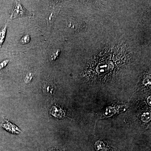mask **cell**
<instances>
[{
    "label": "cell",
    "mask_w": 151,
    "mask_h": 151,
    "mask_svg": "<svg viewBox=\"0 0 151 151\" xmlns=\"http://www.w3.org/2000/svg\"><path fill=\"white\" fill-rule=\"evenodd\" d=\"M33 15L32 12L28 11L24 8L19 2L16 3L12 12L10 14L9 19L10 20L27 16H32Z\"/></svg>",
    "instance_id": "1"
},
{
    "label": "cell",
    "mask_w": 151,
    "mask_h": 151,
    "mask_svg": "<svg viewBox=\"0 0 151 151\" xmlns=\"http://www.w3.org/2000/svg\"><path fill=\"white\" fill-rule=\"evenodd\" d=\"M31 40L30 37L29 35H26L22 38L20 42L22 44H27L29 43Z\"/></svg>",
    "instance_id": "5"
},
{
    "label": "cell",
    "mask_w": 151,
    "mask_h": 151,
    "mask_svg": "<svg viewBox=\"0 0 151 151\" xmlns=\"http://www.w3.org/2000/svg\"><path fill=\"white\" fill-rule=\"evenodd\" d=\"M9 60H4L3 62L1 63H0V70L6 67L7 64L9 63Z\"/></svg>",
    "instance_id": "9"
},
{
    "label": "cell",
    "mask_w": 151,
    "mask_h": 151,
    "mask_svg": "<svg viewBox=\"0 0 151 151\" xmlns=\"http://www.w3.org/2000/svg\"><path fill=\"white\" fill-rule=\"evenodd\" d=\"M150 118V115L148 113H145L142 117V119L143 121L145 122H149Z\"/></svg>",
    "instance_id": "7"
},
{
    "label": "cell",
    "mask_w": 151,
    "mask_h": 151,
    "mask_svg": "<svg viewBox=\"0 0 151 151\" xmlns=\"http://www.w3.org/2000/svg\"><path fill=\"white\" fill-rule=\"evenodd\" d=\"M60 53V51L59 50H56V51L53 52L51 56L52 60H56L59 56Z\"/></svg>",
    "instance_id": "8"
},
{
    "label": "cell",
    "mask_w": 151,
    "mask_h": 151,
    "mask_svg": "<svg viewBox=\"0 0 151 151\" xmlns=\"http://www.w3.org/2000/svg\"><path fill=\"white\" fill-rule=\"evenodd\" d=\"M7 27V26L6 24L4 27L0 30V49L5 39Z\"/></svg>",
    "instance_id": "3"
},
{
    "label": "cell",
    "mask_w": 151,
    "mask_h": 151,
    "mask_svg": "<svg viewBox=\"0 0 151 151\" xmlns=\"http://www.w3.org/2000/svg\"><path fill=\"white\" fill-rule=\"evenodd\" d=\"M104 147V145L101 141H98L95 144V148L97 150H102Z\"/></svg>",
    "instance_id": "6"
},
{
    "label": "cell",
    "mask_w": 151,
    "mask_h": 151,
    "mask_svg": "<svg viewBox=\"0 0 151 151\" xmlns=\"http://www.w3.org/2000/svg\"><path fill=\"white\" fill-rule=\"evenodd\" d=\"M42 90L45 94L52 95L55 92V85L51 81H46L43 85Z\"/></svg>",
    "instance_id": "2"
},
{
    "label": "cell",
    "mask_w": 151,
    "mask_h": 151,
    "mask_svg": "<svg viewBox=\"0 0 151 151\" xmlns=\"http://www.w3.org/2000/svg\"><path fill=\"white\" fill-rule=\"evenodd\" d=\"M35 73L32 70H27L24 74V80L26 83H29L34 76Z\"/></svg>",
    "instance_id": "4"
}]
</instances>
